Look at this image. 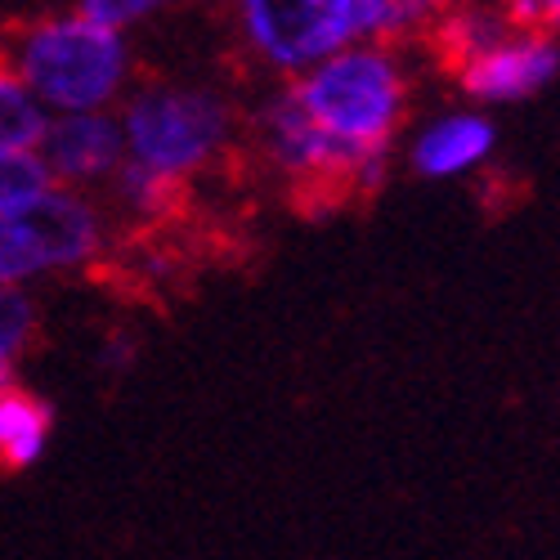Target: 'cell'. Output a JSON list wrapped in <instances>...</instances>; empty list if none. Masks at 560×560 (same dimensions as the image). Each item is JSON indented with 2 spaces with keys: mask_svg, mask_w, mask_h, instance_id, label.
<instances>
[{
  "mask_svg": "<svg viewBox=\"0 0 560 560\" xmlns=\"http://www.w3.org/2000/svg\"><path fill=\"white\" fill-rule=\"evenodd\" d=\"M233 27L256 68L288 81L354 40L422 36L408 0H233Z\"/></svg>",
  "mask_w": 560,
  "mask_h": 560,
  "instance_id": "7a4b0ae2",
  "label": "cell"
},
{
  "mask_svg": "<svg viewBox=\"0 0 560 560\" xmlns=\"http://www.w3.org/2000/svg\"><path fill=\"white\" fill-rule=\"evenodd\" d=\"M50 427L55 412L36 390L10 382L0 390V466L5 471H27L45 457V444H50Z\"/></svg>",
  "mask_w": 560,
  "mask_h": 560,
  "instance_id": "30bf717a",
  "label": "cell"
},
{
  "mask_svg": "<svg viewBox=\"0 0 560 560\" xmlns=\"http://www.w3.org/2000/svg\"><path fill=\"white\" fill-rule=\"evenodd\" d=\"M498 153V126L493 117L476 104V108H453L431 117L427 126H417V135L408 139V171L417 179H462L489 166V158Z\"/></svg>",
  "mask_w": 560,
  "mask_h": 560,
  "instance_id": "9c48e42d",
  "label": "cell"
},
{
  "mask_svg": "<svg viewBox=\"0 0 560 560\" xmlns=\"http://www.w3.org/2000/svg\"><path fill=\"white\" fill-rule=\"evenodd\" d=\"M448 72L462 95L480 108L525 104L560 77V36L551 27L516 23L498 40H489L485 50L453 63Z\"/></svg>",
  "mask_w": 560,
  "mask_h": 560,
  "instance_id": "52a82bcc",
  "label": "cell"
},
{
  "mask_svg": "<svg viewBox=\"0 0 560 560\" xmlns=\"http://www.w3.org/2000/svg\"><path fill=\"white\" fill-rule=\"evenodd\" d=\"M171 5H179V0H77V10H85L90 19H100L117 32H135L153 23L158 14H166Z\"/></svg>",
  "mask_w": 560,
  "mask_h": 560,
  "instance_id": "9a60e30c",
  "label": "cell"
},
{
  "mask_svg": "<svg viewBox=\"0 0 560 560\" xmlns=\"http://www.w3.org/2000/svg\"><path fill=\"white\" fill-rule=\"evenodd\" d=\"M126 158L175 184L220 166L238 139V108L224 90L198 81H135L121 104Z\"/></svg>",
  "mask_w": 560,
  "mask_h": 560,
  "instance_id": "277c9868",
  "label": "cell"
},
{
  "mask_svg": "<svg viewBox=\"0 0 560 560\" xmlns=\"http://www.w3.org/2000/svg\"><path fill=\"white\" fill-rule=\"evenodd\" d=\"M113 247V211L100 194L50 184L0 211V283L32 288L100 265Z\"/></svg>",
  "mask_w": 560,
  "mask_h": 560,
  "instance_id": "5b68a950",
  "label": "cell"
},
{
  "mask_svg": "<svg viewBox=\"0 0 560 560\" xmlns=\"http://www.w3.org/2000/svg\"><path fill=\"white\" fill-rule=\"evenodd\" d=\"M50 166L36 149H10L0 153V211L19 207L27 198H36L40 189H50Z\"/></svg>",
  "mask_w": 560,
  "mask_h": 560,
  "instance_id": "5bb4252c",
  "label": "cell"
},
{
  "mask_svg": "<svg viewBox=\"0 0 560 560\" xmlns=\"http://www.w3.org/2000/svg\"><path fill=\"white\" fill-rule=\"evenodd\" d=\"M40 337V305L32 288L0 283V359L19 363Z\"/></svg>",
  "mask_w": 560,
  "mask_h": 560,
  "instance_id": "4fadbf2b",
  "label": "cell"
},
{
  "mask_svg": "<svg viewBox=\"0 0 560 560\" xmlns=\"http://www.w3.org/2000/svg\"><path fill=\"white\" fill-rule=\"evenodd\" d=\"M179 189L184 184L139 166V162H121L117 175L104 184V207L113 211V220H126V224H162L166 215H175L179 207Z\"/></svg>",
  "mask_w": 560,
  "mask_h": 560,
  "instance_id": "8fae6325",
  "label": "cell"
},
{
  "mask_svg": "<svg viewBox=\"0 0 560 560\" xmlns=\"http://www.w3.org/2000/svg\"><path fill=\"white\" fill-rule=\"evenodd\" d=\"M36 153L50 166L55 184L85 194H104V184L126 162V135L117 108H90V113H50Z\"/></svg>",
  "mask_w": 560,
  "mask_h": 560,
  "instance_id": "ba28073f",
  "label": "cell"
},
{
  "mask_svg": "<svg viewBox=\"0 0 560 560\" xmlns=\"http://www.w3.org/2000/svg\"><path fill=\"white\" fill-rule=\"evenodd\" d=\"M14 382V363H5V359H0V390H5Z\"/></svg>",
  "mask_w": 560,
  "mask_h": 560,
  "instance_id": "e0dca14e",
  "label": "cell"
},
{
  "mask_svg": "<svg viewBox=\"0 0 560 560\" xmlns=\"http://www.w3.org/2000/svg\"><path fill=\"white\" fill-rule=\"evenodd\" d=\"M0 55L50 113L117 108L135 85L130 32L90 19L85 10H55L19 23Z\"/></svg>",
  "mask_w": 560,
  "mask_h": 560,
  "instance_id": "6da1fadb",
  "label": "cell"
},
{
  "mask_svg": "<svg viewBox=\"0 0 560 560\" xmlns=\"http://www.w3.org/2000/svg\"><path fill=\"white\" fill-rule=\"evenodd\" d=\"M252 139H256L260 158L269 162V171L305 198H314V194L368 198L390 179V166H395V149L354 153V149L337 144V139L301 108L288 81L278 85L269 100H260V108L252 117Z\"/></svg>",
  "mask_w": 560,
  "mask_h": 560,
  "instance_id": "8992f818",
  "label": "cell"
},
{
  "mask_svg": "<svg viewBox=\"0 0 560 560\" xmlns=\"http://www.w3.org/2000/svg\"><path fill=\"white\" fill-rule=\"evenodd\" d=\"M45 126H50V108L32 95V85L0 55V153L36 149Z\"/></svg>",
  "mask_w": 560,
  "mask_h": 560,
  "instance_id": "7c38bea8",
  "label": "cell"
},
{
  "mask_svg": "<svg viewBox=\"0 0 560 560\" xmlns=\"http://www.w3.org/2000/svg\"><path fill=\"white\" fill-rule=\"evenodd\" d=\"M288 85L301 108L354 153L395 149L412 104V68L399 55V40H354L288 77Z\"/></svg>",
  "mask_w": 560,
  "mask_h": 560,
  "instance_id": "3957f363",
  "label": "cell"
},
{
  "mask_svg": "<svg viewBox=\"0 0 560 560\" xmlns=\"http://www.w3.org/2000/svg\"><path fill=\"white\" fill-rule=\"evenodd\" d=\"M100 363H104V368H113V372L130 368V363H135V341H130V337H121V332H113V337H108V346L100 350Z\"/></svg>",
  "mask_w": 560,
  "mask_h": 560,
  "instance_id": "2e32d148",
  "label": "cell"
}]
</instances>
